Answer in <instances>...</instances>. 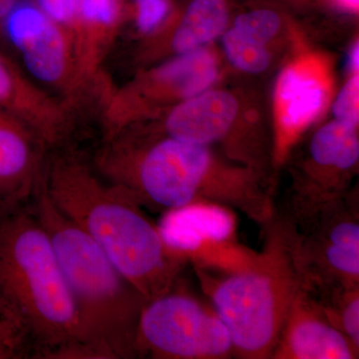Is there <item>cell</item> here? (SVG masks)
I'll use <instances>...</instances> for the list:
<instances>
[{
	"mask_svg": "<svg viewBox=\"0 0 359 359\" xmlns=\"http://www.w3.org/2000/svg\"><path fill=\"white\" fill-rule=\"evenodd\" d=\"M94 168L144 209L161 212L193 203H212L264 226L276 214L266 179L249 167L219 161L211 149L156 131L123 130L104 140Z\"/></svg>",
	"mask_w": 359,
	"mask_h": 359,
	"instance_id": "obj_1",
	"label": "cell"
},
{
	"mask_svg": "<svg viewBox=\"0 0 359 359\" xmlns=\"http://www.w3.org/2000/svg\"><path fill=\"white\" fill-rule=\"evenodd\" d=\"M42 185L52 204L95 243L147 301L179 282L187 264L168 252L144 208L82 157L74 153L47 156Z\"/></svg>",
	"mask_w": 359,
	"mask_h": 359,
	"instance_id": "obj_2",
	"label": "cell"
},
{
	"mask_svg": "<svg viewBox=\"0 0 359 359\" xmlns=\"http://www.w3.org/2000/svg\"><path fill=\"white\" fill-rule=\"evenodd\" d=\"M34 200L33 212L50 238L79 318V358H138L137 328L147 299L52 204L42 178Z\"/></svg>",
	"mask_w": 359,
	"mask_h": 359,
	"instance_id": "obj_3",
	"label": "cell"
},
{
	"mask_svg": "<svg viewBox=\"0 0 359 359\" xmlns=\"http://www.w3.org/2000/svg\"><path fill=\"white\" fill-rule=\"evenodd\" d=\"M0 294L25 318L40 354L79 358L80 323L44 226L25 208L0 217Z\"/></svg>",
	"mask_w": 359,
	"mask_h": 359,
	"instance_id": "obj_4",
	"label": "cell"
},
{
	"mask_svg": "<svg viewBox=\"0 0 359 359\" xmlns=\"http://www.w3.org/2000/svg\"><path fill=\"white\" fill-rule=\"evenodd\" d=\"M264 250L250 268L223 276L193 266L201 287L230 334L233 358L271 359L302 289L278 217L263 226Z\"/></svg>",
	"mask_w": 359,
	"mask_h": 359,
	"instance_id": "obj_5",
	"label": "cell"
},
{
	"mask_svg": "<svg viewBox=\"0 0 359 359\" xmlns=\"http://www.w3.org/2000/svg\"><path fill=\"white\" fill-rule=\"evenodd\" d=\"M278 219L302 290L316 295L359 287L358 194L347 193L295 226Z\"/></svg>",
	"mask_w": 359,
	"mask_h": 359,
	"instance_id": "obj_6",
	"label": "cell"
},
{
	"mask_svg": "<svg viewBox=\"0 0 359 359\" xmlns=\"http://www.w3.org/2000/svg\"><path fill=\"white\" fill-rule=\"evenodd\" d=\"M136 348L138 358H233L230 334L212 304L189 292L180 280L166 294L146 302L137 328Z\"/></svg>",
	"mask_w": 359,
	"mask_h": 359,
	"instance_id": "obj_7",
	"label": "cell"
},
{
	"mask_svg": "<svg viewBox=\"0 0 359 359\" xmlns=\"http://www.w3.org/2000/svg\"><path fill=\"white\" fill-rule=\"evenodd\" d=\"M1 25L37 82L57 92L58 98L76 112L90 100L99 106L107 89L87 78L78 62L69 32L39 6L18 2Z\"/></svg>",
	"mask_w": 359,
	"mask_h": 359,
	"instance_id": "obj_8",
	"label": "cell"
},
{
	"mask_svg": "<svg viewBox=\"0 0 359 359\" xmlns=\"http://www.w3.org/2000/svg\"><path fill=\"white\" fill-rule=\"evenodd\" d=\"M156 226L168 252L197 268L235 273L259 257L238 242L235 211L224 205L193 203L167 210Z\"/></svg>",
	"mask_w": 359,
	"mask_h": 359,
	"instance_id": "obj_9",
	"label": "cell"
},
{
	"mask_svg": "<svg viewBox=\"0 0 359 359\" xmlns=\"http://www.w3.org/2000/svg\"><path fill=\"white\" fill-rule=\"evenodd\" d=\"M0 109L27 124L48 150L65 143L76 124V111L40 88L1 51Z\"/></svg>",
	"mask_w": 359,
	"mask_h": 359,
	"instance_id": "obj_10",
	"label": "cell"
},
{
	"mask_svg": "<svg viewBox=\"0 0 359 359\" xmlns=\"http://www.w3.org/2000/svg\"><path fill=\"white\" fill-rule=\"evenodd\" d=\"M48 151L27 124L0 109V217L34 199Z\"/></svg>",
	"mask_w": 359,
	"mask_h": 359,
	"instance_id": "obj_11",
	"label": "cell"
},
{
	"mask_svg": "<svg viewBox=\"0 0 359 359\" xmlns=\"http://www.w3.org/2000/svg\"><path fill=\"white\" fill-rule=\"evenodd\" d=\"M359 347L330 323L313 294L295 297L271 359H358Z\"/></svg>",
	"mask_w": 359,
	"mask_h": 359,
	"instance_id": "obj_12",
	"label": "cell"
},
{
	"mask_svg": "<svg viewBox=\"0 0 359 359\" xmlns=\"http://www.w3.org/2000/svg\"><path fill=\"white\" fill-rule=\"evenodd\" d=\"M238 110L237 100L228 92L205 91L175 106L159 132L208 147L221 142L233 159L231 133Z\"/></svg>",
	"mask_w": 359,
	"mask_h": 359,
	"instance_id": "obj_13",
	"label": "cell"
},
{
	"mask_svg": "<svg viewBox=\"0 0 359 359\" xmlns=\"http://www.w3.org/2000/svg\"><path fill=\"white\" fill-rule=\"evenodd\" d=\"M327 92L323 73L313 63H297L283 71L276 88V110L283 139L280 147H285L295 135L320 115L327 101Z\"/></svg>",
	"mask_w": 359,
	"mask_h": 359,
	"instance_id": "obj_14",
	"label": "cell"
},
{
	"mask_svg": "<svg viewBox=\"0 0 359 359\" xmlns=\"http://www.w3.org/2000/svg\"><path fill=\"white\" fill-rule=\"evenodd\" d=\"M120 21L118 0H79L74 25L69 32L78 62L88 79L107 83L101 70L106 51Z\"/></svg>",
	"mask_w": 359,
	"mask_h": 359,
	"instance_id": "obj_15",
	"label": "cell"
},
{
	"mask_svg": "<svg viewBox=\"0 0 359 359\" xmlns=\"http://www.w3.org/2000/svg\"><path fill=\"white\" fill-rule=\"evenodd\" d=\"M228 7L224 0H193L172 37L176 53L202 48L226 32Z\"/></svg>",
	"mask_w": 359,
	"mask_h": 359,
	"instance_id": "obj_16",
	"label": "cell"
},
{
	"mask_svg": "<svg viewBox=\"0 0 359 359\" xmlns=\"http://www.w3.org/2000/svg\"><path fill=\"white\" fill-rule=\"evenodd\" d=\"M309 157L321 164L353 172L359 159L358 128L337 120L327 123L311 137Z\"/></svg>",
	"mask_w": 359,
	"mask_h": 359,
	"instance_id": "obj_17",
	"label": "cell"
},
{
	"mask_svg": "<svg viewBox=\"0 0 359 359\" xmlns=\"http://www.w3.org/2000/svg\"><path fill=\"white\" fill-rule=\"evenodd\" d=\"M313 297L330 323L359 347V287H337Z\"/></svg>",
	"mask_w": 359,
	"mask_h": 359,
	"instance_id": "obj_18",
	"label": "cell"
},
{
	"mask_svg": "<svg viewBox=\"0 0 359 359\" xmlns=\"http://www.w3.org/2000/svg\"><path fill=\"white\" fill-rule=\"evenodd\" d=\"M32 340V330L25 318L0 294V359L22 358Z\"/></svg>",
	"mask_w": 359,
	"mask_h": 359,
	"instance_id": "obj_19",
	"label": "cell"
},
{
	"mask_svg": "<svg viewBox=\"0 0 359 359\" xmlns=\"http://www.w3.org/2000/svg\"><path fill=\"white\" fill-rule=\"evenodd\" d=\"M226 57L238 69L249 73L263 72L268 68L271 55L266 45L231 27L223 33Z\"/></svg>",
	"mask_w": 359,
	"mask_h": 359,
	"instance_id": "obj_20",
	"label": "cell"
},
{
	"mask_svg": "<svg viewBox=\"0 0 359 359\" xmlns=\"http://www.w3.org/2000/svg\"><path fill=\"white\" fill-rule=\"evenodd\" d=\"M233 27L266 44L276 36L280 29V20L273 11L261 9L241 14L236 18Z\"/></svg>",
	"mask_w": 359,
	"mask_h": 359,
	"instance_id": "obj_21",
	"label": "cell"
},
{
	"mask_svg": "<svg viewBox=\"0 0 359 359\" xmlns=\"http://www.w3.org/2000/svg\"><path fill=\"white\" fill-rule=\"evenodd\" d=\"M359 76L354 74L340 90L334 104L335 120L358 128L359 121Z\"/></svg>",
	"mask_w": 359,
	"mask_h": 359,
	"instance_id": "obj_22",
	"label": "cell"
},
{
	"mask_svg": "<svg viewBox=\"0 0 359 359\" xmlns=\"http://www.w3.org/2000/svg\"><path fill=\"white\" fill-rule=\"evenodd\" d=\"M137 26L142 33H151L159 27L170 11L169 0H135Z\"/></svg>",
	"mask_w": 359,
	"mask_h": 359,
	"instance_id": "obj_23",
	"label": "cell"
},
{
	"mask_svg": "<svg viewBox=\"0 0 359 359\" xmlns=\"http://www.w3.org/2000/svg\"><path fill=\"white\" fill-rule=\"evenodd\" d=\"M79 0H37V6L47 16L68 32L76 20Z\"/></svg>",
	"mask_w": 359,
	"mask_h": 359,
	"instance_id": "obj_24",
	"label": "cell"
},
{
	"mask_svg": "<svg viewBox=\"0 0 359 359\" xmlns=\"http://www.w3.org/2000/svg\"><path fill=\"white\" fill-rule=\"evenodd\" d=\"M16 4H18V0H0V25L13 11Z\"/></svg>",
	"mask_w": 359,
	"mask_h": 359,
	"instance_id": "obj_25",
	"label": "cell"
},
{
	"mask_svg": "<svg viewBox=\"0 0 359 359\" xmlns=\"http://www.w3.org/2000/svg\"><path fill=\"white\" fill-rule=\"evenodd\" d=\"M359 45L356 43L354 45L353 50H351V58H349V66L353 69L354 74L358 73L359 66Z\"/></svg>",
	"mask_w": 359,
	"mask_h": 359,
	"instance_id": "obj_26",
	"label": "cell"
},
{
	"mask_svg": "<svg viewBox=\"0 0 359 359\" xmlns=\"http://www.w3.org/2000/svg\"><path fill=\"white\" fill-rule=\"evenodd\" d=\"M340 2L347 8L353 9V11L358 8L359 0H340Z\"/></svg>",
	"mask_w": 359,
	"mask_h": 359,
	"instance_id": "obj_27",
	"label": "cell"
}]
</instances>
